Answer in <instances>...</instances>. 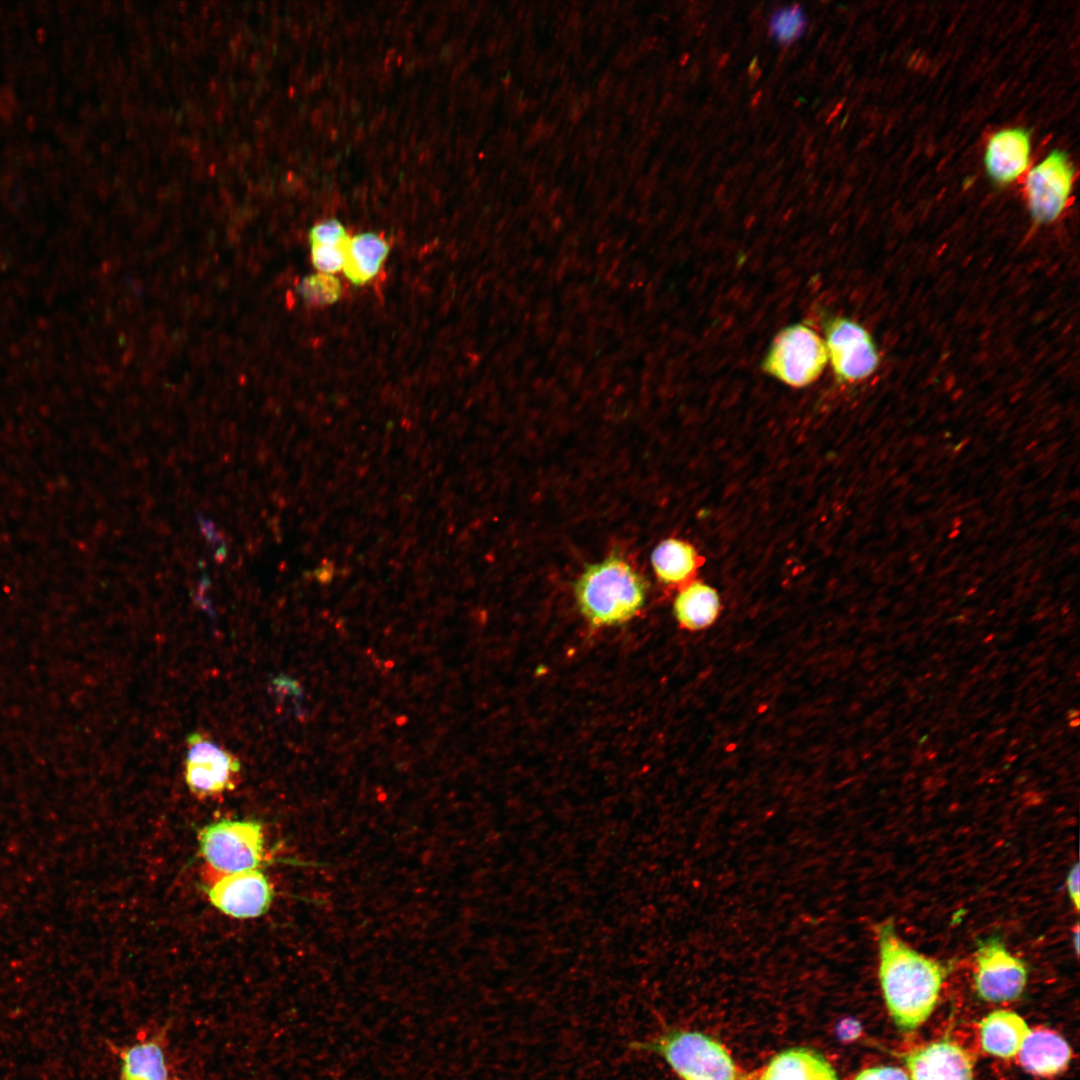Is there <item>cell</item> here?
I'll use <instances>...</instances> for the list:
<instances>
[{"label": "cell", "mask_w": 1080, "mask_h": 1080, "mask_svg": "<svg viewBox=\"0 0 1080 1080\" xmlns=\"http://www.w3.org/2000/svg\"><path fill=\"white\" fill-rule=\"evenodd\" d=\"M824 342L828 362L841 382L863 381L879 367L880 356L872 336L853 320H833L827 328Z\"/></svg>", "instance_id": "cell-9"}, {"label": "cell", "mask_w": 1080, "mask_h": 1080, "mask_svg": "<svg viewBox=\"0 0 1080 1080\" xmlns=\"http://www.w3.org/2000/svg\"><path fill=\"white\" fill-rule=\"evenodd\" d=\"M721 610L718 592L709 584L692 580L679 588L674 603V616L688 631H701L715 623Z\"/></svg>", "instance_id": "cell-14"}, {"label": "cell", "mask_w": 1080, "mask_h": 1080, "mask_svg": "<svg viewBox=\"0 0 1080 1080\" xmlns=\"http://www.w3.org/2000/svg\"><path fill=\"white\" fill-rule=\"evenodd\" d=\"M1075 169L1062 150H1052L1033 166L1025 179V197L1031 218L1037 224L1057 220L1072 192Z\"/></svg>", "instance_id": "cell-7"}, {"label": "cell", "mask_w": 1080, "mask_h": 1080, "mask_svg": "<svg viewBox=\"0 0 1080 1080\" xmlns=\"http://www.w3.org/2000/svg\"><path fill=\"white\" fill-rule=\"evenodd\" d=\"M1026 964L1008 951L999 936L977 944L974 987L984 1001L1010 1002L1018 999L1026 986Z\"/></svg>", "instance_id": "cell-8"}, {"label": "cell", "mask_w": 1080, "mask_h": 1080, "mask_svg": "<svg viewBox=\"0 0 1080 1080\" xmlns=\"http://www.w3.org/2000/svg\"><path fill=\"white\" fill-rule=\"evenodd\" d=\"M639 1047L660 1055L682 1080H739L725 1047L697 1031L673 1029Z\"/></svg>", "instance_id": "cell-3"}, {"label": "cell", "mask_w": 1080, "mask_h": 1080, "mask_svg": "<svg viewBox=\"0 0 1080 1080\" xmlns=\"http://www.w3.org/2000/svg\"><path fill=\"white\" fill-rule=\"evenodd\" d=\"M1079 864L1076 863L1069 871L1066 877V887L1068 895L1074 905L1076 911L1079 910L1080 894H1079V882H1080Z\"/></svg>", "instance_id": "cell-25"}, {"label": "cell", "mask_w": 1080, "mask_h": 1080, "mask_svg": "<svg viewBox=\"0 0 1080 1080\" xmlns=\"http://www.w3.org/2000/svg\"><path fill=\"white\" fill-rule=\"evenodd\" d=\"M647 582L624 559L612 555L588 566L575 584L579 610L595 628L624 624L643 608Z\"/></svg>", "instance_id": "cell-2"}, {"label": "cell", "mask_w": 1080, "mask_h": 1080, "mask_svg": "<svg viewBox=\"0 0 1080 1080\" xmlns=\"http://www.w3.org/2000/svg\"><path fill=\"white\" fill-rule=\"evenodd\" d=\"M298 292L308 304L327 306L340 298L342 286L333 275L318 272L305 277L298 285Z\"/></svg>", "instance_id": "cell-21"}, {"label": "cell", "mask_w": 1080, "mask_h": 1080, "mask_svg": "<svg viewBox=\"0 0 1080 1080\" xmlns=\"http://www.w3.org/2000/svg\"><path fill=\"white\" fill-rule=\"evenodd\" d=\"M911 1080H973V1060L959 1044L941 1039L903 1057Z\"/></svg>", "instance_id": "cell-11"}, {"label": "cell", "mask_w": 1080, "mask_h": 1080, "mask_svg": "<svg viewBox=\"0 0 1080 1080\" xmlns=\"http://www.w3.org/2000/svg\"><path fill=\"white\" fill-rule=\"evenodd\" d=\"M760 1080H839L830 1062L818 1051L795 1047L776 1054Z\"/></svg>", "instance_id": "cell-15"}, {"label": "cell", "mask_w": 1080, "mask_h": 1080, "mask_svg": "<svg viewBox=\"0 0 1080 1080\" xmlns=\"http://www.w3.org/2000/svg\"><path fill=\"white\" fill-rule=\"evenodd\" d=\"M1018 1058L1027 1072L1039 1076H1053L1068 1067L1072 1051L1067 1041L1058 1033L1048 1029H1036L1028 1034Z\"/></svg>", "instance_id": "cell-13"}, {"label": "cell", "mask_w": 1080, "mask_h": 1080, "mask_svg": "<svg viewBox=\"0 0 1080 1080\" xmlns=\"http://www.w3.org/2000/svg\"><path fill=\"white\" fill-rule=\"evenodd\" d=\"M348 239L345 228L335 219L316 224L309 233L311 245H339L345 243Z\"/></svg>", "instance_id": "cell-23"}, {"label": "cell", "mask_w": 1080, "mask_h": 1080, "mask_svg": "<svg viewBox=\"0 0 1080 1080\" xmlns=\"http://www.w3.org/2000/svg\"><path fill=\"white\" fill-rule=\"evenodd\" d=\"M199 852L208 876L257 869L264 858V833L254 820L222 819L198 834Z\"/></svg>", "instance_id": "cell-4"}, {"label": "cell", "mask_w": 1080, "mask_h": 1080, "mask_svg": "<svg viewBox=\"0 0 1080 1080\" xmlns=\"http://www.w3.org/2000/svg\"><path fill=\"white\" fill-rule=\"evenodd\" d=\"M805 27L806 17L799 4L778 9L769 22L770 35L783 46H789L798 40Z\"/></svg>", "instance_id": "cell-20"}, {"label": "cell", "mask_w": 1080, "mask_h": 1080, "mask_svg": "<svg viewBox=\"0 0 1080 1080\" xmlns=\"http://www.w3.org/2000/svg\"><path fill=\"white\" fill-rule=\"evenodd\" d=\"M878 976L894 1024L909 1033L932 1014L951 966L930 958L904 942L891 920L875 926Z\"/></svg>", "instance_id": "cell-1"}, {"label": "cell", "mask_w": 1080, "mask_h": 1080, "mask_svg": "<svg viewBox=\"0 0 1080 1080\" xmlns=\"http://www.w3.org/2000/svg\"><path fill=\"white\" fill-rule=\"evenodd\" d=\"M651 563L654 573L662 583L680 588L695 579L703 558L690 543L668 538L654 549Z\"/></svg>", "instance_id": "cell-17"}, {"label": "cell", "mask_w": 1080, "mask_h": 1080, "mask_svg": "<svg viewBox=\"0 0 1080 1080\" xmlns=\"http://www.w3.org/2000/svg\"><path fill=\"white\" fill-rule=\"evenodd\" d=\"M1079 938H1080V936H1079V928L1076 927V930L1074 932V937H1073V944H1074V947H1075V952L1077 954L1079 953Z\"/></svg>", "instance_id": "cell-26"}, {"label": "cell", "mask_w": 1080, "mask_h": 1080, "mask_svg": "<svg viewBox=\"0 0 1080 1080\" xmlns=\"http://www.w3.org/2000/svg\"><path fill=\"white\" fill-rule=\"evenodd\" d=\"M854 1080H910L898 1067L877 1066L862 1070Z\"/></svg>", "instance_id": "cell-24"}, {"label": "cell", "mask_w": 1080, "mask_h": 1080, "mask_svg": "<svg viewBox=\"0 0 1080 1080\" xmlns=\"http://www.w3.org/2000/svg\"><path fill=\"white\" fill-rule=\"evenodd\" d=\"M979 1031L981 1046L986 1053L1010 1059L1018 1055L1031 1029L1016 1012L995 1010L982 1019Z\"/></svg>", "instance_id": "cell-16"}, {"label": "cell", "mask_w": 1080, "mask_h": 1080, "mask_svg": "<svg viewBox=\"0 0 1080 1080\" xmlns=\"http://www.w3.org/2000/svg\"><path fill=\"white\" fill-rule=\"evenodd\" d=\"M125 1080H166L167 1068L161 1047L144 1042L130 1047L123 1055Z\"/></svg>", "instance_id": "cell-19"}, {"label": "cell", "mask_w": 1080, "mask_h": 1080, "mask_svg": "<svg viewBox=\"0 0 1080 1080\" xmlns=\"http://www.w3.org/2000/svg\"><path fill=\"white\" fill-rule=\"evenodd\" d=\"M209 901L223 914L236 919L256 918L267 912L273 900L268 878L257 868L208 876Z\"/></svg>", "instance_id": "cell-10"}, {"label": "cell", "mask_w": 1080, "mask_h": 1080, "mask_svg": "<svg viewBox=\"0 0 1080 1080\" xmlns=\"http://www.w3.org/2000/svg\"><path fill=\"white\" fill-rule=\"evenodd\" d=\"M389 251L387 240L376 233L365 232L349 238L343 269L346 277L355 285L368 283L381 270Z\"/></svg>", "instance_id": "cell-18"}, {"label": "cell", "mask_w": 1080, "mask_h": 1080, "mask_svg": "<svg viewBox=\"0 0 1080 1080\" xmlns=\"http://www.w3.org/2000/svg\"><path fill=\"white\" fill-rule=\"evenodd\" d=\"M184 779L198 798H216L232 791L239 782V759L201 732L187 737Z\"/></svg>", "instance_id": "cell-6"}, {"label": "cell", "mask_w": 1080, "mask_h": 1080, "mask_svg": "<svg viewBox=\"0 0 1080 1080\" xmlns=\"http://www.w3.org/2000/svg\"><path fill=\"white\" fill-rule=\"evenodd\" d=\"M1031 136L1022 127L1005 128L987 141L984 166L988 176L999 185H1008L1023 175L1030 164Z\"/></svg>", "instance_id": "cell-12"}, {"label": "cell", "mask_w": 1080, "mask_h": 1080, "mask_svg": "<svg viewBox=\"0 0 1080 1080\" xmlns=\"http://www.w3.org/2000/svg\"><path fill=\"white\" fill-rule=\"evenodd\" d=\"M827 363L824 339L808 326L797 324L775 337L764 369L782 383L802 388L815 382Z\"/></svg>", "instance_id": "cell-5"}, {"label": "cell", "mask_w": 1080, "mask_h": 1080, "mask_svg": "<svg viewBox=\"0 0 1080 1080\" xmlns=\"http://www.w3.org/2000/svg\"><path fill=\"white\" fill-rule=\"evenodd\" d=\"M347 241L339 245H311L312 264L318 272L332 275L344 269Z\"/></svg>", "instance_id": "cell-22"}]
</instances>
